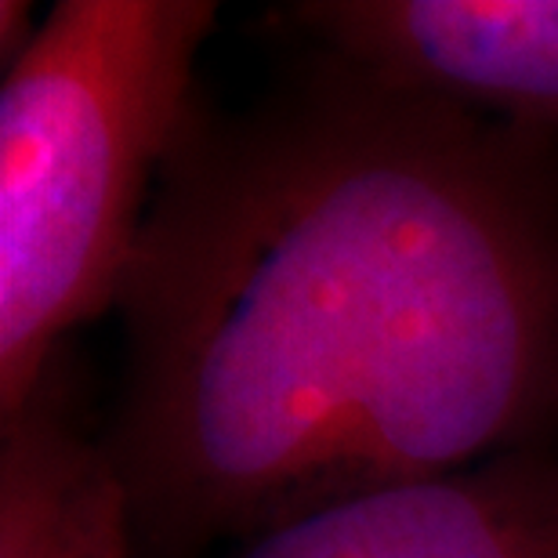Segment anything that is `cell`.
I'll return each instance as SVG.
<instances>
[{"mask_svg":"<svg viewBox=\"0 0 558 558\" xmlns=\"http://www.w3.org/2000/svg\"><path fill=\"white\" fill-rule=\"evenodd\" d=\"M117 312L145 558L558 446V145L301 51L193 106Z\"/></svg>","mask_w":558,"mask_h":558,"instance_id":"obj_1","label":"cell"},{"mask_svg":"<svg viewBox=\"0 0 558 558\" xmlns=\"http://www.w3.org/2000/svg\"><path fill=\"white\" fill-rule=\"evenodd\" d=\"M215 0H59L0 87V421L117 308Z\"/></svg>","mask_w":558,"mask_h":558,"instance_id":"obj_2","label":"cell"},{"mask_svg":"<svg viewBox=\"0 0 558 558\" xmlns=\"http://www.w3.org/2000/svg\"><path fill=\"white\" fill-rule=\"evenodd\" d=\"M37 29H40V22H33L29 0H4V4H0V51H4V70L29 48Z\"/></svg>","mask_w":558,"mask_h":558,"instance_id":"obj_6","label":"cell"},{"mask_svg":"<svg viewBox=\"0 0 558 558\" xmlns=\"http://www.w3.org/2000/svg\"><path fill=\"white\" fill-rule=\"evenodd\" d=\"M301 51L558 145V0H298Z\"/></svg>","mask_w":558,"mask_h":558,"instance_id":"obj_3","label":"cell"},{"mask_svg":"<svg viewBox=\"0 0 558 558\" xmlns=\"http://www.w3.org/2000/svg\"><path fill=\"white\" fill-rule=\"evenodd\" d=\"M0 558H138L113 453L51 381L0 424Z\"/></svg>","mask_w":558,"mask_h":558,"instance_id":"obj_5","label":"cell"},{"mask_svg":"<svg viewBox=\"0 0 558 558\" xmlns=\"http://www.w3.org/2000/svg\"><path fill=\"white\" fill-rule=\"evenodd\" d=\"M221 558H558V446L333 500Z\"/></svg>","mask_w":558,"mask_h":558,"instance_id":"obj_4","label":"cell"}]
</instances>
